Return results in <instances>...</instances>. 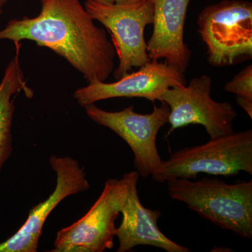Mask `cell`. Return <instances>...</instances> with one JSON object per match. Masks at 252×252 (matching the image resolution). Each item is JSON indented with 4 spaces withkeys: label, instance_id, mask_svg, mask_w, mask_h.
Wrapping results in <instances>:
<instances>
[{
    "label": "cell",
    "instance_id": "13",
    "mask_svg": "<svg viewBox=\"0 0 252 252\" xmlns=\"http://www.w3.org/2000/svg\"><path fill=\"white\" fill-rule=\"evenodd\" d=\"M15 46V56L8 64L0 83V172L13 152L11 127L15 109L13 97L21 91H24L28 97L33 95L32 91L24 80L20 64L21 44L18 43Z\"/></svg>",
    "mask_w": 252,
    "mask_h": 252
},
{
    "label": "cell",
    "instance_id": "1",
    "mask_svg": "<svg viewBox=\"0 0 252 252\" xmlns=\"http://www.w3.org/2000/svg\"><path fill=\"white\" fill-rule=\"evenodd\" d=\"M0 39L34 41L64 58L89 82L105 81L114 72L115 49L79 0H42L37 16L12 19Z\"/></svg>",
    "mask_w": 252,
    "mask_h": 252
},
{
    "label": "cell",
    "instance_id": "2",
    "mask_svg": "<svg viewBox=\"0 0 252 252\" xmlns=\"http://www.w3.org/2000/svg\"><path fill=\"white\" fill-rule=\"evenodd\" d=\"M169 195L222 229L252 238V181L228 184L217 178L167 182Z\"/></svg>",
    "mask_w": 252,
    "mask_h": 252
},
{
    "label": "cell",
    "instance_id": "11",
    "mask_svg": "<svg viewBox=\"0 0 252 252\" xmlns=\"http://www.w3.org/2000/svg\"><path fill=\"white\" fill-rule=\"evenodd\" d=\"M56 173V186L49 198L30 211L26 221L15 234L0 243V252H36L46 219L62 200L90 188L84 167L70 157L50 158Z\"/></svg>",
    "mask_w": 252,
    "mask_h": 252
},
{
    "label": "cell",
    "instance_id": "14",
    "mask_svg": "<svg viewBox=\"0 0 252 252\" xmlns=\"http://www.w3.org/2000/svg\"><path fill=\"white\" fill-rule=\"evenodd\" d=\"M226 92L236 96L237 104L252 119V65L247 66L224 86Z\"/></svg>",
    "mask_w": 252,
    "mask_h": 252
},
{
    "label": "cell",
    "instance_id": "8",
    "mask_svg": "<svg viewBox=\"0 0 252 252\" xmlns=\"http://www.w3.org/2000/svg\"><path fill=\"white\" fill-rule=\"evenodd\" d=\"M137 171L125 174L119 180L118 201L122 223L116 229L119 240L117 252H127L140 245L162 249L167 252H189V248L176 243L159 229L158 220L161 212L143 206L139 198Z\"/></svg>",
    "mask_w": 252,
    "mask_h": 252
},
{
    "label": "cell",
    "instance_id": "18",
    "mask_svg": "<svg viewBox=\"0 0 252 252\" xmlns=\"http://www.w3.org/2000/svg\"><path fill=\"white\" fill-rule=\"evenodd\" d=\"M2 5L0 4V14H1V13H2Z\"/></svg>",
    "mask_w": 252,
    "mask_h": 252
},
{
    "label": "cell",
    "instance_id": "5",
    "mask_svg": "<svg viewBox=\"0 0 252 252\" xmlns=\"http://www.w3.org/2000/svg\"><path fill=\"white\" fill-rule=\"evenodd\" d=\"M85 8L93 19L102 23L110 33L119 59V65L114 72L116 79L128 74L133 67H142L152 61L147 52L144 30L153 24V0L132 5L86 1Z\"/></svg>",
    "mask_w": 252,
    "mask_h": 252
},
{
    "label": "cell",
    "instance_id": "16",
    "mask_svg": "<svg viewBox=\"0 0 252 252\" xmlns=\"http://www.w3.org/2000/svg\"><path fill=\"white\" fill-rule=\"evenodd\" d=\"M89 2L98 3V4H113L114 0H86Z\"/></svg>",
    "mask_w": 252,
    "mask_h": 252
},
{
    "label": "cell",
    "instance_id": "12",
    "mask_svg": "<svg viewBox=\"0 0 252 252\" xmlns=\"http://www.w3.org/2000/svg\"><path fill=\"white\" fill-rule=\"evenodd\" d=\"M190 0H153L154 31L147 42L151 61L165 63L185 73L191 51L185 43L184 32Z\"/></svg>",
    "mask_w": 252,
    "mask_h": 252
},
{
    "label": "cell",
    "instance_id": "15",
    "mask_svg": "<svg viewBox=\"0 0 252 252\" xmlns=\"http://www.w3.org/2000/svg\"><path fill=\"white\" fill-rule=\"evenodd\" d=\"M148 0H114V3L119 4L132 5L145 2Z\"/></svg>",
    "mask_w": 252,
    "mask_h": 252
},
{
    "label": "cell",
    "instance_id": "10",
    "mask_svg": "<svg viewBox=\"0 0 252 252\" xmlns=\"http://www.w3.org/2000/svg\"><path fill=\"white\" fill-rule=\"evenodd\" d=\"M139 68L137 72L128 73L115 82H89L74 91V99L84 107L117 97H140L155 102L172 86L187 84L185 73L166 63L152 61Z\"/></svg>",
    "mask_w": 252,
    "mask_h": 252
},
{
    "label": "cell",
    "instance_id": "3",
    "mask_svg": "<svg viewBox=\"0 0 252 252\" xmlns=\"http://www.w3.org/2000/svg\"><path fill=\"white\" fill-rule=\"evenodd\" d=\"M252 175V130L233 132L206 143L176 151L152 175L160 183L176 179H196L199 174Z\"/></svg>",
    "mask_w": 252,
    "mask_h": 252
},
{
    "label": "cell",
    "instance_id": "4",
    "mask_svg": "<svg viewBox=\"0 0 252 252\" xmlns=\"http://www.w3.org/2000/svg\"><path fill=\"white\" fill-rule=\"evenodd\" d=\"M198 31L207 48L208 61L226 67L252 57V4L223 0L199 14Z\"/></svg>",
    "mask_w": 252,
    "mask_h": 252
},
{
    "label": "cell",
    "instance_id": "9",
    "mask_svg": "<svg viewBox=\"0 0 252 252\" xmlns=\"http://www.w3.org/2000/svg\"><path fill=\"white\" fill-rule=\"evenodd\" d=\"M119 180L109 179L89 211L75 223L59 230L53 252H103L114 247L115 223L120 214Z\"/></svg>",
    "mask_w": 252,
    "mask_h": 252
},
{
    "label": "cell",
    "instance_id": "17",
    "mask_svg": "<svg viewBox=\"0 0 252 252\" xmlns=\"http://www.w3.org/2000/svg\"><path fill=\"white\" fill-rule=\"evenodd\" d=\"M41 1H42V0H41ZM6 1H7V0H0V4L4 6V5L6 4Z\"/></svg>",
    "mask_w": 252,
    "mask_h": 252
},
{
    "label": "cell",
    "instance_id": "7",
    "mask_svg": "<svg viewBox=\"0 0 252 252\" xmlns=\"http://www.w3.org/2000/svg\"><path fill=\"white\" fill-rule=\"evenodd\" d=\"M84 108L91 120L108 127L128 144L141 177L145 178L157 171L162 162L158 152L157 135L168 123L170 108L167 104L161 102L160 107L154 105L152 112L147 114L135 112L133 106L119 112H107L94 104Z\"/></svg>",
    "mask_w": 252,
    "mask_h": 252
},
{
    "label": "cell",
    "instance_id": "6",
    "mask_svg": "<svg viewBox=\"0 0 252 252\" xmlns=\"http://www.w3.org/2000/svg\"><path fill=\"white\" fill-rule=\"evenodd\" d=\"M212 78L203 75L192 79L189 85L172 86L162 93L159 101L170 108L168 135L190 124L203 126L210 138L234 132L238 114L230 102L212 99Z\"/></svg>",
    "mask_w": 252,
    "mask_h": 252
}]
</instances>
